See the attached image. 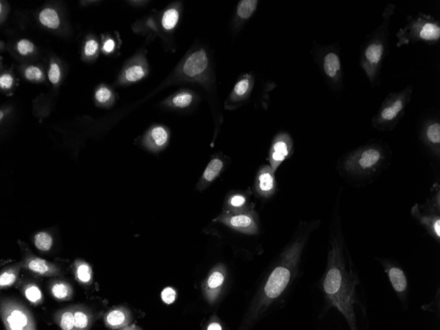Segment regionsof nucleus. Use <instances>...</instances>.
<instances>
[{
  "label": "nucleus",
  "mask_w": 440,
  "mask_h": 330,
  "mask_svg": "<svg viewBox=\"0 0 440 330\" xmlns=\"http://www.w3.org/2000/svg\"><path fill=\"white\" fill-rule=\"evenodd\" d=\"M343 188L338 192L329 227L326 267L320 280L325 309L335 308L351 330L368 327L367 304L357 267L343 232L340 213Z\"/></svg>",
  "instance_id": "obj_1"
},
{
  "label": "nucleus",
  "mask_w": 440,
  "mask_h": 330,
  "mask_svg": "<svg viewBox=\"0 0 440 330\" xmlns=\"http://www.w3.org/2000/svg\"><path fill=\"white\" fill-rule=\"evenodd\" d=\"M320 225V219L300 222L290 243L261 285L248 312L246 324L252 325L260 320L269 308L288 292L299 275L302 256L310 237Z\"/></svg>",
  "instance_id": "obj_2"
},
{
  "label": "nucleus",
  "mask_w": 440,
  "mask_h": 330,
  "mask_svg": "<svg viewBox=\"0 0 440 330\" xmlns=\"http://www.w3.org/2000/svg\"><path fill=\"white\" fill-rule=\"evenodd\" d=\"M393 154L381 141H372L347 153L339 159L337 171L346 182L363 187L374 181L391 164Z\"/></svg>",
  "instance_id": "obj_3"
},
{
  "label": "nucleus",
  "mask_w": 440,
  "mask_h": 330,
  "mask_svg": "<svg viewBox=\"0 0 440 330\" xmlns=\"http://www.w3.org/2000/svg\"><path fill=\"white\" fill-rule=\"evenodd\" d=\"M396 8V4H388L382 13L380 25L370 34L361 48L360 66L372 85L377 84L380 76L383 60L389 46L390 21Z\"/></svg>",
  "instance_id": "obj_4"
},
{
  "label": "nucleus",
  "mask_w": 440,
  "mask_h": 330,
  "mask_svg": "<svg viewBox=\"0 0 440 330\" xmlns=\"http://www.w3.org/2000/svg\"><path fill=\"white\" fill-rule=\"evenodd\" d=\"M398 47L417 42L435 45L440 40L439 21L430 15L420 12L407 17L406 25L396 33Z\"/></svg>",
  "instance_id": "obj_5"
},
{
  "label": "nucleus",
  "mask_w": 440,
  "mask_h": 330,
  "mask_svg": "<svg viewBox=\"0 0 440 330\" xmlns=\"http://www.w3.org/2000/svg\"><path fill=\"white\" fill-rule=\"evenodd\" d=\"M413 91V86L409 85L400 91L388 94L371 120L372 127L382 132L394 130L405 115L407 105L411 102Z\"/></svg>",
  "instance_id": "obj_6"
},
{
  "label": "nucleus",
  "mask_w": 440,
  "mask_h": 330,
  "mask_svg": "<svg viewBox=\"0 0 440 330\" xmlns=\"http://www.w3.org/2000/svg\"><path fill=\"white\" fill-rule=\"evenodd\" d=\"M430 195L424 204L416 203L411 215L426 231V234L437 243H440V185L435 182L430 188Z\"/></svg>",
  "instance_id": "obj_7"
},
{
  "label": "nucleus",
  "mask_w": 440,
  "mask_h": 330,
  "mask_svg": "<svg viewBox=\"0 0 440 330\" xmlns=\"http://www.w3.org/2000/svg\"><path fill=\"white\" fill-rule=\"evenodd\" d=\"M374 260L383 267L401 307L404 310H409L410 286L404 269L398 262L391 258L375 257Z\"/></svg>",
  "instance_id": "obj_8"
},
{
  "label": "nucleus",
  "mask_w": 440,
  "mask_h": 330,
  "mask_svg": "<svg viewBox=\"0 0 440 330\" xmlns=\"http://www.w3.org/2000/svg\"><path fill=\"white\" fill-rule=\"evenodd\" d=\"M215 221L242 234L256 235L259 232V218L254 210L241 213L224 212Z\"/></svg>",
  "instance_id": "obj_9"
},
{
  "label": "nucleus",
  "mask_w": 440,
  "mask_h": 330,
  "mask_svg": "<svg viewBox=\"0 0 440 330\" xmlns=\"http://www.w3.org/2000/svg\"><path fill=\"white\" fill-rule=\"evenodd\" d=\"M227 271L223 264L213 267L202 284V291L206 301L210 304L214 303L219 298L226 284Z\"/></svg>",
  "instance_id": "obj_10"
},
{
  "label": "nucleus",
  "mask_w": 440,
  "mask_h": 330,
  "mask_svg": "<svg viewBox=\"0 0 440 330\" xmlns=\"http://www.w3.org/2000/svg\"><path fill=\"white\" fill-rule=\"evenodd\" d=\"M420 139L433 157L440 156V123L438 119L428 118L422 125Z\"/></svg>",
  "instance_id": "obj_11"
},
{
  "label": "nucleus",
  "mask_w": 440,
  "mask_h": 330,
  "mask_svg": "<svg viewBox=\"0 0 440 330\" xmlns=\"http://www.w3.org/2000/svg\"><path fill=\"white\" fill-rule=\"evenodd\" d=\"M293 153V143L290 136L286 134L278 136L271 145L269 154V166L274 173L280 166L290 157Z\"/></svg>",
  "instance_id": "obj_12"
},
{
  "label": "nucleus",
  "mask_w": 440,
  "mask_h": 330,
  "mask_svg": "<svg viewBox=\"0 0 440 330\" xmlns=\"http://www.w3.org/2000/svg\"><path fill=\"white\" fill-rule=\"evenodd\" d=\"M254 191L258 197L269 198L277 191L275 173L269 165L261 166L254 180Z\"/></svg>",
  "instance_id": "obj_13"
},
{
  "label": "nucleus",
  "mask_w": 440,
  "mask_h": 330,
  "mask_svg": "<svg viewBox=\"0 0 440 330\" xmlns=\"http://www.w3.org/2000/svg\"><path fill=\"white\" fill-rule=\"evenodd\" d=\"M230 159L222 155H215L207 165L197 184L198 191H202L210 186L226 169Z\"/></svg>",
  "instance_id": "obj_14"
},
{
  "label": "nucleus",
  "mask_w": 440,
  "mask_h": 330,
  "mask_svg": "<svg viewBox=\"0 0 440 330\" xmlns=\"http://www.w3.org/2000/svg\"><path fill=\"white\" fill-rule=\"evenodd\" d=\"M208 66V58L204 49L196 51L185 60L181 73L185 77L194 79L206 71Z\"/></svg>",
  "instance_id": "obj_15"
},
{
  "label": "nucleus",
  "mask_w": 440,
  "mask_h": 330,
  "mask_svg": "<svg viewBox=\"0 0 440 330\" xmlns=\"http://www.w3.org/2000/svg\"><path fill=\"white\" fill-rule=\"evenodd\" d=\"M254 204L250 201V196L244 192H236L228 196L224 205V212L241 213L253 210Z\"/></svg>",
  "instance_id": "obj_16"
},
{
  "label": "nucleus",
  "mask_w": 440,
  "mask_h": 330,
  "mask_svg": "<svg viewBox=\"0 0 440 330\" xmlns=\"http://www.w3.org/2000/svg\"><path fill=\"white\" fill-rule=\"evenodd\" d=\"M323 70L329 79L336 83L342 82V66L340 56L336 51H329L323 58Z\"/></svg>",
  "instance_id": "obj_17"
},
{
  "label": "nucleus",
  "mask_w": 440,
  "mask_h": 330,
  "mask_svg": "<svg viewBox=\"0 0 440 330\" xmlns=\"http://www.w3.org/2000/svg\"><path fill=\"white\" fill-rule=\"evenodd\" d=\"M169 137L170 134L167 129L163 126H156L148 133L144 142L151 150L157 152L166 147L169 141Z\"/></svg>",
  "instance_id": "obj_18"
},
{
  "label": "nucleus",
  "mask_w": 440,
  "mask_h": 330,
  "mask_svg": "<svg viewBox=\"0 0 440 330\" xmlns=\"http://www.w3.org/2000/svg\"><path fill=\"white\" fill-rule=\"evenodd\" d=\"M193 94L188 91H183L170 97L163 103L174 108L183 109L189 107L193 103Z\"/></svg>",
  "instance_id": "obj_19"
},
{
  "label": "nucleus",
  "mask_w": 440,
  "mask_h": 330,
  "mask_svg": "<svg viewBox=\"0 0 440 330\" xmlns=\"http://www.w3.org/2000/svg\"><path fill=\"white\" fill-rule=\"evenodd\" d=\"M251 88V83L247 79H241L235 86L234 91L231 95L230 100L232 102H238L247 98Z\"/></svg>",
  "instance_id": "obj_20"
},
{
  "label": "nucleus",
  "mask_w": 440,
  "mask_h": 330,
  "mask_svg": "<svg viewBox=\"0 0 440 330\" xmlns=\"http://www.w3.org/2000/svg\"><path fill=\"white\" fill-rule=\"evenodd\" d=\"M39 21L43 25L49 29H57L60 24L58 13L51 8L44 9L40 13Z\"/></svg>",
  "instance_id": "obj_21"
},
{
  "label": "nucleus",
  "mask_w": 440,
  "mask_h": 330,
  "mask_svg": "<svg viewBox=\"0 0 440 330\" xmlns=\"http://www.w3.org/2000/svg\"><path fill=\"white\" fill-rule=\"evenodd\" d=\"M145 68L141 64H135L129 66L125 71L124 77L127 82H137L143 78L146 74Z\"/></svg>",
  "instance_id": "obj_22"
},
{
  "label": "nucleus",
  "mask_w": 440,
  "mask_h": 330,
  "mask_svg": "<svg viewBox=\"0 0 440 330\" xmlns=\"http://www.w3.org/2000/svg\"><path fill=\"white\" fill-rule=\"evenodd\" d=\"M180 19V12L176 8H171L166 10L162 17L161 24L167 31L173 30Z\"/></svg>",
  "instance_id": "obj_23"
},
{
  "label": "nucleus",
  "mask_w": 440,
  "mask_h": 330,
  "mask_svg": "<svg viewBox=\"0 0 440 330\" xmlns=\"http://www.w3.org/2000/svg\"><path fill=\"white\" fill-rule=\"evenodd\" d=\"M258 1L256 0H243L237 6V15L242 19H249L256 10Z\"/></svg>",
  "instance_id": "obj_24"
},
{
  "label": "nucleus",
  "mask_w": 440,
  "mask_h": 330,
  "mask_svg": "<svg viewBox=\"0 0 440 330\" xmlns=\"http://www.w3.org/2000/svg\"><path fill=\"white\" fill-rule=\"evenodd\" d=\"M27 322V316L19 310H14L8 318V322L12 329H23Z\"/></svg>",
  "instance_id": "obj_25"
},
{
  "label": "nucleus",
  "mask_w": 440,
  "mask_h": 330,
  "mask_svg": "<svg viewBox=\"0 0 440 330\" xmlns=\"http://www.w3.org/2000/svg\"><path fill=\"white\" fill-rule=\"evenodd\" d=\"M107 323L112 327H118L124 324L126 320V314L120 310H114L107 314Z\"/></svg>",
  "instance_id": "obj_26"
},
{
  "label": "nucleus",
  "mask_w": 440,
  "mask_h": 330,
  "mask_svg": "<svg viewBox=\"0 0 440 330\" xmlns=\"http://www.w3.org/2000/svg\"><path fill=\"white\" fill-rule=\"evenodd\" d=\"M35 245L41 251H48L52 245V239L46 233H39L35 236Z\"/></svg>",
  "instance_id": "obj_27"
},
{
  "label": "nucleus",
  "mask_w": 440,
  "mask_h": 330,
  "mask_svg": "<svg viewBox=\"0 0 440 330\" xmlns=\"http://www.w3.org/2000/svg\"><path fill=\"white\" fill-rule=\"evenodd\" d=\"M95 96H96V99L98 102L106 103L111 101L112 92L108 88L102 87L97 90Z\"/></svg>",
  "instance_id": "obj_28"
},
{
  "label": "nucleus",
  "mask_w": 440,
  "mask_h": 330,
  "mask_svg": "<svg viewBox=\"0 0 440 330\" xmlns=\"http://www.w3.org/2000/svg\"><path fill=\"white\" fill-rule=\"evenodd\" d=\"M29 266L31 270L41 273V274L48 271V267L47 266L46 261L40 259V258H36V259L32 260L29 263Z\"/></svg>",
  "instance_id": "obj_29"
},
{
  "label": "nucleus",
  "mask_w": 440,
  "mask_h": 330,
  "mask_svg": "<svg viewBox=\"0 0 440 330\" xmlns=\"http://www.w3.org/2000/svg\"><path fill=\"white\" fill-rule=\"evenodd\" d=\"M26 78L29 81H39L42 77V71L35 66H30L25 71Z\"/></svg>",
  "instance_id": "obj_30"
},
{
  "label": "nucleus",
  "mask_w": 440,
  "mask_h": 330,
  "mask_svg": "<svg viewBox=\"0 0 440 330\" xmlns=\"http://www.w3.org/2000/svg\"><path fill=\"white\" fill-rule=\"evenodd\" d=\"M161 297L163 303L167 304V305H171L176 301L177 293L174 288L168 287L162 291Z\"/></svg>",
  "instance_id": "obj_31"
},
{
  "label": "nucleus",
  "mask_w": 440,
  "mask_h": 330,
  "mask_svg": "<svg viewBox=\"0 0 440 330\" xmlns=\"http://www.w3.org/2000/svg\"><path fill=\"white\" fill-rule=\"evenodd\" d=\"M61 327L64 330H71L75 326L74 316L71 312H66L62 317Z\"/></svg>",
  "instance_id": "obj_32"
},
{
  "label": "nucleus",
  "mask_w": 440,
  "mask_h": 330,
  "mask_svg": "<svg viewBox=\"0 0 440 330\" xmlns=\"http://www.w3.org/2000/svg\"><path fill=\"white\" fill-rule=\"evenodd\" d=\"M17 50L21 54L25 56L34 51V45L27 40H21L17 44Z\"/></svg>",
  "instance_id": "obj_33"
},
{
  "label": "nucleus",
  "mask_w": 440,
  "mask_h": 330,
  "mask_svg": "<svg viewBox=\"0 0 440 330\" xmlns=\"http://www.w3.org/2000/svg\"><path fill=\"white\" fill-rule=\"evenodd\" d=\"M49 81L51 83L57 84L61 77V71L57 64H51L48 73Z\"/></svg>",
  "instance_id": "obj_34"
},
{
  "label": "nucleus",
  "mask_w": 440,
  "mask_h": 330,
  "mask_svg": "<svg viewBox=\"0 0 440 330\" xmlns=\"http://www.w3.org/2000/svg\"><path fill=\"white\" fill-rule=\"evenodd\" d=\"M25 295L27 298L31 302L38 301L42 297L39 289L35 286H32L27 289V291H25Z\"/></svg>",
  "instance_id": "obj_35"
},
{
  "label": "nucleus",
  "mask_w": 440,
  "mask_h": 330,
  "mask_svg": "<svg viewBox=\"0 0 440 330\" xmlns=\"http://www.w3.org/2000/svg\"><path fill=\"white\" fill-rule=\"evenodd\" d=\"M52 293L58 299L66 298L68 295V287L64 284H56L53 287Z\"/></svg>",
  "instance_id": "obj_36"
},
{
  "label": "nucleus",
  "mask_w": 440,
  "mask_h": 330,
  "mask_svg": "<svg viewBox=\"0 0 440 330\" xmlns=\"http://www.w3.org/2000/svg\"><path fill=\"white\" fill-rule=\"evenodd\" d=\"M75 326L77 328H85L88 325V318L87 316L83 312H77L74 315Z\"/></svg>",
  "instance_id": "obj_37"
},
{
  "label": "nucleus",
  "mask_w": 440,
  "mask_h": 330,
  "mask_svg": "<svg viewBox=\"0 0 440 330\" xmlns=\"http://www.w3.org/2000/svg\"><path fill=\"white\" fill-rule=\"evenodd\" d=\"M77 274H78L79 279L81 282H89L90 278H91L90 267L87 266V265H81V266L79 267L78 270H77Z\"/></svg>",
  "instance_id": "obj_38"
},
{
  "label": "nucleus",
  "mask_w": 440,
  "mask_h": 330,
  "mask_svg": "<svg viewBox=\"0 0 440 330\" xmlns=\"http://www.w3.org/2000/svg\"><path fill=\"white\" fill-rule=\"evenodd\" d=\"M98 49V44L96 40L91 39L86 42L85 53L87 56H92L96 53Z\"/></svg>",
  "instance_id": "obj_39"
},
{
  "label": "nucleus",
  "mask_w": 440,
  "mask_h": 330,
  "mask_svg": "<svg viewBox=\"0 0 440 330\" xmlns=\"http://www.w3.org/2000/svg\"><path fill=\"white\" fill-rule=\"evenodd\" d=\"M16 276L14 273L5 272L0 277V286H10L16 281Z\"/></svg>",
  "instance_id": "obj_40"
},
{
  "label": "nucleus",
  "mask_w": 440,
  "mask_h": 330,
  "mask_svg": "<svg viewBox=\"0 0 440 330\" xmlns=\"http://www.w3.org/2000/svg\"><path fill=\"white\" fill-rule=\"evenodd\" d=\"M14 79L10 75L5 74L0 77V87L4 89H8L13 85Z\"/></svg>",
  "instance_id": "obj_41"
},
{
  "label": "nucleus",
  "mask_w": 440,
  "mask_h": 330,
  "mask_svg": "<svg viewBox=\"0 0 440 330\" xmlns=\"http://www.w3.org/2000/svg\"><path fill=\"white\" fill-rule=\"evenodd\" d=\"M115 48V42L112 39H108L105 41L103 44V49L105 53H111Z\"/></svg>",
  "instance_id": "obj_42"
},
{
  "label": "nucleus",
  "mask_w": 440,
  "mask_h": 330,
  "mask_svg": "<svg viewBox=\"0 0 440 330\" xmlns=\"http://www.w3.org/2000/svg\"><path fill=\"white\" fill-rule=\"evenodd\" d=\"M208 330H222L223 329L221 323L216 320H213L207 325L206 329Z\"/></svg>",
  "instance_id": "obj_43"
}]
</instances>
